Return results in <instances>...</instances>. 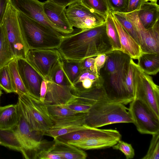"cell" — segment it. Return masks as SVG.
<instances>
[{"instance_id": "6da1fadb", "label": "cell", "mask_w": 159, "mask_h": 159, "mask_svg": "<svg viewBox=\"0 0 159 159\" xmlns=\"http://www.w3.org/2000/svg\"><path fill=\"white\" fill-rule=\"evenodd\" d=\"M57 49L62 58L80 61L112 51L105 22L91 29H74L71 33L62 37Z\"/></svg>"}, {"instance_id": "7a4b0ae2", "label": "cell", "mask_w": 159, "mask_h": 159, "mask_svg": "<svg viewBox=\"0 0 159 159\" xmlns=\"http://www.w3.org/2000/svg\"><path fill=\"white\" fill-rule=\"evenodd\" d=\"M106 54V61L100 70V75L107 97L110 101L127 104L133 99L124 86L131 58L120 50H113Z\"/></svg>"}, {"instance_id": "3957f363", "label": "cell", "mask_w": 159, "mask_h": 159, "mask_svg": "<svg viewBox=\"0 0 159 159\" xmlns=\"http://www.w3.org/2000/svg\"><path fill=\"white\" fill-rule=\"evenodd\" d=\"M17 11L20 30L29 50L57 49L58 48L61 37L64 35L54 31Z\"/></svg>"}, {"instance_id": "277c9868", "label": "cell", "mask_w": 159, "mask_h": 159, "mask_svg": "<svg viewBox=\"0 0 159 159\" xmlns=\"http://www.w3.org/2000/svg\"><path fill=\"white\" fill-rule=\"evenodd\" d=\"M85 122L89 127L98 128L118 123L133 122L128 108L124 104L107 99L94 103L86 113Z\"/></svg>"}, {"instance_id": "5b68a950", "label": "cell", "mask_w": 159, "mask_h": 159, "mask_svg": "<svg viewBox=\"0 0 159 159\" xmlns=\"http://www.w3.org/2000/svg\"><path fill=\"white\" fill-rule=\"evenodd\" d=\"M25 118L32 130L38 135H44L53 125L48 110L47 105L40 99L28 94L18 95Z\"/></svg>"}, {"instance_id": "8992f818", "label": "cell", "mask_w": 159, "mask_h": 159, "mask_svg": "<svg viewBox=\"0 0 159 159\" xmlns=\"http://www.w3.org/2000/svg\"><path fill=\"white\" fill-rule=\"evenodd\" d=\"M134 98L143 102L159 117V87L134 61Z\"/></svg>"}, {"instance_id": "52a82bcc", "label": "cell", "mask_w": 159, "mask_h": 159, "mask_svg": "<svg viewBox=\"0 0 159 159\" xmlns=\"http://www.w3.org/2000/svg\"><path fill=\"white\" fill-rule=\"evenodd\" d=\"M17 11L9 0L2 24L16 58H26L29 50L22 36L17 16Z\"/></svg>"}, {"instance_id": "ba28073f", "label": "cell", "mask_w": 159, "mask_h": 159, "mask_svg": "<svg viewBox=\"0 0 159 159\" xmlns=\"http://www.w3.org/2000/svg\"><path fill=\"white\" fill-rule=\"evenodd\" d=\"M65 12L70 25L81 30L102 25L105 22L107 17L89 8L80 0L69 5Z\"/></svg>"}, {"instance_id": "9c48e42d", "label": "cell", "mask_w": 159, "mask_h": 159, "mask_svg": "<svg viewBox=\"0 0 159 159\" xmlns=\"http://www.w3.org/2000/svg\"><path fill=\"white\" fill-rule=\"evenodd\" d=\"M18 108L19 119L14 127L23 141L24 150L22 153L26 159H36L38 153L45 148L46 141L41 140V136L32 131L24 114L19 100L17 103Z\"/></svg>"}, {"instance_id": "30bf717a", "label": "cell", "mask_w": 159, "mask_h": 159, "mask_svg": "<svg viewBox=\"0 0 159 159\" xmlns=\"http://www.w3.org/2000/svg\"><path fill=\"white\" fill-rule=\"evenodd\" d=\"M128 111L140 133L152 135L159 132V117L143 102L134 98L129 103Z\"/></svg>"}, {"instance_id": "8fae6325", "label": "cell", "mask_w": 159, "mask_h": 159, "mask_svg": "<svg viewBox=\"0 0 159 159\" xmlns=\"http://www.w3.org/2000/svg\"><path fill=\"white\" fill-rule=\"evenodd\" d=\"M137 12L138 11H135L125 13L127 18L132 23L138 32L143 53L159 54L158 20L152 28L146 29L141 23Z\"/></svg>"}, {"instance_id": "7c38bea8", "label": "cell", "mask_w": 159, "mask_h": 159, "mask_svg": "<svg viewBox=\"0 0 159 159\" xmlns=\"http://www.w3.org/2000/svg\"><path fill=\"white\" fill-rule=\"evenodd\" d=\"M61 57L56 49H32L28 50L25 59L47 81L53 67Z\"/></svg>"}, {"instance_id": "4fadbf2b", "label": "cell", "mask_w": 159, "mask_h": 159, "mask_svg": "<svg viewBox=\"0 0 159 159\" xmlns=\"http://www.w3.org/2000/svg\"><path fill=\"white\" fill-rule=\"evenodd\" d=\"M73 91L75 98L65 105L77 113H87L96 102L107 99L102 86L88 89L73 88Z\"/></svg>"}, {"instance_id": "5bb4252c", "label": "cell", "mask_w": 159, "mask_h": 159, "mask_svg": "<svg viewBox=\"0 0 159 159\" xmlns=\"http://www.w3.org/2000/svg\"><path fill=\"white\" fill-rule=\"evenodd\" d=\"M11 2L18 11L29 18L62 34H67L49 20L44 12L42 2L38 0H11Z\"/></svg>"}, {"instance_id": "9a60e30c", "label": "cell", "mask_w": 159, "mask_h": 159, "mask_svg": "<svg viewBox=\"0 0 159 159\" xmlns=\"http://www.w3.org/2000/svg\"><path fill=\"white\" fill-rule=\"evenodd\" d=\"M86 113H78L64 117L52 118L53 125L44 135L55 139L60 136L90 127L86 123Z\"/></svg>"}, {"instance_id": "2e32d148", "label": "cell", "mask_w": 159, "mask_h": 159, "mask_svg": "<svg viewBox=\"0 0 159 159\" xmlns=\"http://www.w3.org/2000/svg\"><path fill=\"white\" fill-rule=\"evenodd\" d=\"M16 58L18 71L29 95L40 99L41 85L44 79L25 59Z\"/></svg>"}, {"instance_id": "e0dca14e", "label": "cell", "mask_w": 159, "mask_h": 159, "mask_svg": "<svg viewBox=\"0 0 159 159\" xmlns=\"http://www.w3.org/2000/svg\"><path fill=\"white\" fill-rule=\"evenodd\" d=\"M46 81L47 91L44 102L47 105H65L75 98L72 85H60L48 80Z\"/></svg>"}, {"instance_id": "ac0fdd59", "label": "cell", "mask_w": 159, "mask_h": 159, "mask_svg": "<svg viewBox=\"0 0 159 159\" xmlns=\"http://www.w3.org/2000/svg\"><path fill=\"white\" fill-rule=\"evenodd\" d=\"M44 12L49 20L53 24L64 30L67 34L74 31L66 15V7L50 0L42 2Z\"/></svg>"}, {"instance_id": "d6986e66", "label": "cell", "mask_w": 159, "mask_h": 159, "mask_svg": "<svg viewBox=\"0 0 159 159\" xmlns=\"http://www.w3.org/2000/svg\"><path fill=\"white\" fill-rule=\"evenodd\" d=\"M110 12L118 33L121 51L132 59L138 60L143 53L140 45L125 30L111 11Z\"/></svg>"}, {"instance_id": "ffe728a7", "label": "cell", "mask_w": 159, "mask_h": 159, "mask_svg": "<svg viewBox=\"0 0 159 159\" xmlns=\"http://www.w3.org/2000/svg\"><path fill=\"white\" fill-rule=\"evenodd\" d=\"M120 135H121L120 132L116 129H100L90 127L87 129L67 134L57 138L61 140L67 142L99 137Z\"/></svg>"}, {"instance_id": "44dd1931", "label": "cell", "mask_w": 159, "mask_h": 159, "mask_svg": "<svg viewBox=\"0 0 159 159\" xmlns=\"http://www.w3.org/2000/svg\"><path fill=\"white\" fill-rule=\"evenodd\" d=\"M121 135L99 137L66 142L82 149H100L112 147L121 139Z\"/></svg>"}, {"instance_id": "7402d4cb", "label": "cell", "mask_w": 159, "mask_h": 159, "mask_svg": "<svg viewBox=\"0 0 159 159\" xmlns=\"http://www.w3.org/2000/svg\"><path fill=\"white\" fill-rule=\"evenodd\" d=\"M54 141L49 149L60 155L62 159H85L87 157V153L79 148L57 138L54 139Z\"/></svg>"}, {"instance_id": "603a6c76", "label": "cell", "mask_w": 159, "mask_h": 159, "mask_svg": "<svg viewBox=\"0 0 159 159\" xmlns=\"http://www.w3.org/2000/svg\"><path fill=\"white\" fill-rule=\"evenodd\" d=\"M141 23L146 29L152 28L158 20L159 6L157 3L145 2L138 11Z\"/></svg>"}, {"instance_id": "cb8c5ba5", "label": "cell", "mask_w": 159, "mask_h": 159, "mask_svg": "<svg viewBox=\"0 0 159 159\" xmlns=\"http://www.w3.org/2000/svg\"><path fill=\"white\" fill-rule=\"evenodd\" d=\"M103 81L100 75L89 69L81 70L77 80L73 84V88L88 89L102 86Z\"/></svg>"}, {"instance_id": "d4e9b609", "label": "cell", "mask_w": 159, "mask_h": 159, "mask_svg": "<svg viewBox=\"0 0 159 159\" xmlns=\"http://www.w3.org/2000/svg\"><path fill=\"white\" fill-rule=\"evenodd\" d=\"M17 103L0 107V129H9L15 127L18 121Z\"/></svg>"}, {"instance_id": "484cf974", "label": "cell", "mask_w": 159, "mask_h": 159, "mask_svg": "<svg viewBox=\"0 0 159 159\" xmlns=\"http://www.w3.org/2000/svg\"><path fill=\"white\" fill-rule=\"evenodd\" d=\"M0 145L21 153L24 148L23 141L14 128L0 129Z\"/></svg>"}, {"instance_id": "4316f807", "label": "cell", "mask_w": 159, "mask_h": 159, "mask_svg": "<svg viewBox=\"0 0 159 159\" xmlns=\"http://www.w3.org/2000/svg\"><path fill=\"white\" fill-rule=\"evenodd\" d=\"M137 64L145 73L155 75L159 71V54L143 53Z\"/></svg>"}, {"instance_id": "83f0119b", "label": "cell", "mask_w": 159, "mask_h": 159, "mask_svg": "<svg viewBox=\"0 0 159 159\" xmlns=\"http://www.w3.org/2000/svg\"><path fill=\"white\" fill-rule=\"evenodd\" d=\"M15 58L3 25H0V68L7 65Z\"/></svg>"}, {"instance_id": "f1b7e54d", "label": "cell", "mask_w": 159, "mask_h": 159, "mask_svg": "<svg viewBox=\"0 0 159 159\" xmlns=\"http://www.w3.org/2000/svg\"><path fill=\"white\" fill-rule=\"evenodd\" d=\"M10 73L11 82L14 93L20 95L28 94L19 73L17 67V58H15L7 64Z\"/></svg>"}, {"instance_id": "f546056e", "label": "cell", "mask_w": 159, "mask_h": 159, "mask_svg": "<svg viewBox=\"0 0 159 159\" xmlns=\"http://www.w3.org/2000/svg\"><path fill=\"white\" fill-rule=\"evenodd\" d=\"M62 66L66 76L73 85L77 80L81 69L80 61L67 60L61 57Z\"/></svg>"}, {"instance_id": "4dcf8cb0", "label": "cell", "mask_w": 159, "mask_h": 159, "mask_svg": "<svg viewBox=\"0 0 159 159\" xmlns=\"http://www.w3.org/2000/svg\"><path fill=\"white\" fill-rule=\"evenodd\" d=\"M106 33L113 50L121 51V46L118 33L112 20L110 11L108 12L105 22Z\"/></svg>"}, {"instance_id": "1f68e13d", "label": "cell", "mask_w": 159, "mask_h": 159, "mask_svg": "<svg viewBox=\"0 0 159 159\" xmlns=\"http://www.w3.org/2000/svg\"><path fill=\"white\" fill-rule=\"evenodd\" d=\"M111 11L125 30L140 45V40L138 32L132 23L127 18L125 12Z\"/></svg>"}, {"instance_id": "d6a6232c", "label": "cell", "mask_w": 159, "mask_h": 159, "mask_svg": "<svg viewBox=\"0 0 159 159\" xmlns=\"http://www.w3.org/2000/svg\"><path fill=\"white\" fill-rule=\"evenodd\" d=\"M48 110L51 118H60L78 113L65 105L48 104Z\"/></svg>"}, {"instance_id": "836d02e7", "label": "cell", "mask_w": 159, "mask_h": 159, "mask_svg": "<svg viewBox=\"0 0 159 159\" xmlns=\"http://www.w3.org/2000/svg\"><path fill=\"white\" fill-rule=\"evenodd\" d=\"M89 8L107 17L110 11L107 0H80Z\"/></svg>"}, {"instance_id": "e575fe53", "label": "cell", "mask_w": 159, "mask_h": 159, "mask_svg": "<svg viewBox=\"0 0 159 159\" xmlns=\"http://www.w3.org/2000/svg\"><path fill=\"white\" fill-rule=\"evenodd\" d=\"M0 89L7 93H14L7 65L0 68Z\"/></svg>"}, {"instance_id": "d590c367", "label": "cell", "mask_w": 159, "mask_h": 159, "mask_svg": "<svg viewBox=\"0 0 159 159\" xmlns=\"http://www.w3.org/2000/svg\"><path fill=\"white\" fill-rule=\"evenodd\" d=\"M149 147L146 155L142 159H159V132L153 134Z\"/></svg>"}, {"instance_id": "8d00e7d4", "label": "cell", "mask_w": 159, "mask_h": 159, "mask_svg": "<svg viewBox=\"0 0 159 159\" xmlns=\"http://www.w3.org/2000/svg\"><path fill=\"white\" fill-rule=\"evenodd\" d=\"M134 62L133 59L131 58L124 80L125 89L133 99L134 96Z\"/></svg>"}, {"instance_id": "74e56055", "label": "cell", "mask_w": 159, "mask_h": 159, "mask_svg": "<svg viewBox=\"0 0 159 159\" xmlns=\"http://www.w3.org/2000/svg\"><path fill=\"white\" fill-rule=\"evenodd\" d=\"M112 147L113 149L121 151L127 159L133 158L134 156V151L131 144L120 140Z\"/></svg>"}, {"instance_id": "f35d334b", "label": "cell", "mask_w": 159, "mask_h": 159, "mask_svg": "<svg viewBox=\"0 0 159 159\" xmlns=\"http://www.w3.org/2000/svg\"><path fill=\"white\" fill-rule=\"evenodd\" d=\"M110 11L126 12L129 0H107Z\"/></svg>"}, {"instance_id": "ab89813d", "label": "cell", "mask_w": 159, "mask_h": 159, "mask_svg": "<svg viewBox=\"0 0 159 159\" xmlns=\"http://www.w3.org/2000/svg\"><path fill=\"white\" fill-rule=\"evenodd\" d=\"M49 147L41 150L38 154L36 159H62L60 155L50 151Z\"/></svg>"}, {"instance_id": "60d3db41", "label": "cell", "mask_w": 159, "mask_h": 159, "mask_svg": "<svg viewBox=\"0 0 159 159\" xmlns=\"http://www.w3.org/2000/svg\"><path fill=\"white\" fill-rule=\"evenodd\" d=\"M107 58L106 54H100L95 57L94 67L96 73L98 75H100V70L104 66Z\"/></svg>"}, {"instance_id": "b9f144b4", "label": "cell", "mask_w": 159, "mask_h": 159, "mask_svg": "<svg viewBox=\"0 0 159 159\" xmlns=\"http://www.w3.org/2000/svg\"><path fill=\"white\" fill-rule=\"evenodd\" d=\"M95 57L87 58L81 62V70L89 69L95 73L94 67Z\"/></svg>"}, {"instance_id": "7bdbcfd3", "label": "cell", "mask_w": 159, "mask_h": 159, "mask_svg": "<svg viewBox=\"0 0 159 159\" xmlns=\"http://www.w3.org/2000/svg\"><path fill=\"white\" fill-rule=\"evenodd\" d=\"M145 0H129L127 12L139 11Z\"/></svg>"}, {"instance_id": "ee69618b", "label": "cell", "mask_w": 159, "mask_h": 159, "mask_svg": "<svg viewBox=\"0 0 159 159\" xmlns=\"http://www.w3.org/2000/svg\"><path fill=\"white\" fill-rule=\"evenodd\" d=\"M9 1V0H0V25L2 24Z\"/></svg>"}, {"instance_id": "f6af8a7d", "label": "cell", "mask_w": 159, "mask_h": 159, "mask_svg": "<svg viewBox=\"0 0 159 159\" xmlns=\"http://www.w3.org/2000/svg\"><path fill=\"white\" fill-rule=\"evenodd\" d=\"M47 91V84L46 81L45 80H43L41 84L40 92V99L43 102H44Z\"/></svg>"}, {"instance_id": "bcb514c9", "label": "cell", "mask_w": 159, "mask_h": 159, "mask_svg": "<svg viewBox=\"0 0 159 159\" xmlns=\"http://www.w3.org/2000/svg\"><path fill=\"white\" fill-rule=\"evenodd\" d=\"M61 6L66 7L79 0H50Z\"/></svg>"}, {"instance_id": "7dc6e473", "label": "cell", "mask_w": 159, "mask_h": 159, "mask_svg": "<svg viewBox=\"0 0 159 159\" xmlns=\"http://www.w3.org/2000/svg\"><path fill=\"white\" fill-rule=\"evenodd\" d=\"M157 0H145V2L149 1L157 3Z\"/></svg>"}, {"instance_id": "c3c4849f", "label": "cell", "mask_w": 159, "mask_h": 159, "mask_svg": "<svg viewBox=\"0 0 159 159\" xmlns=\"http://www.w3.org/2000/svg\"><path fill=\"white\" fill-rule=\"evenodd\" d=\"M2 94V92L1 91V90L0 89V97L1 96Z\"/></svg>"}, {"instance_id": "681fc988", "label": "cell", "mask_w": 159, "mask_h": 159, "mask_svg": "<svg viewBox=\"0 0 159 159\" xmlns=\"http://www.w3.org/2000/svg\"></svg>"}]
</instances>
